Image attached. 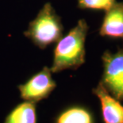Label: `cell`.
Listing matches in <instances>:
<instances>
[{
    "instance_id": "obj_1",
    "label": "cell",
    "mask_w": 123,
    "mask_h": 123,
    "mask_svg": "<svg viewBox=\"0 0 123 123\" xmlns=\"http://www.w3.org/2000/svg\"><path fill=\"white\" fill-rule=\"evenodd\" d=\"M88 25L84 19L78 21L76 25L57 41L50 68L53 73L67 69L75 70L85 63V41Z\"/></svg>"
},
{
    "instance_id": "obj_2",
    "label": "cell",
    "mask_w": 123,
    "mask_h": 123,
    "mask_svg": "<svg viewBox=\"0 0 123 123\" xmlns=\"http://www.w3.org/2000/svg\"><path fill=\"white\" fill-rule=\"evenodd\" d=\"M63 30L61 18L56 14L51 3L47 2L30 23L24 34L33 44L43 49L57 42L62 37Z\"/></svg>"
},
{
    "instance_id": "obj_3",
    "label": "cell",
    "mask_w": 123,
    "mask_h": 123,
    "mask_svg": "<svg viewBox=\"0 0 123 123\" xmlns=\"http://www.w3.org/2000/svg\"><path fill=\"white\" fill-rule=\"evenodd\" d=\"M102 61L103 72L99 83L112 96L123 102V49L115 53L106 51Z\"/></svg>"
},
{
    "instance_id": "obj_4",
    "label": "cell",
    "mask_w": 123,
    "mask_h": 123,
    "mask_svg": "<svg viewBox=\"0 0 123 123\" xmlns=\"http://www.w3.org/2000/svg\"><path fill=\"white\" fill-rule=\"evenodd\" d=\"M56 87L51 69L46 66L18 87L21 98L34 103L47 98Z\"/></svg>"
},
{
    "instance_id": "obj_5",
    "label": "cell",
    "mask_w": 123,
    "mask_h": 123,
    "mask_svg": "<svg viewBox=\"0 0 123 123\" xmlns=\"http://www.w3.org/2000/svg\"><path fill=\"white\" fill-rule=\"evenodd\" d=\"M92 93L100 102L103 123H123V105L121 102L112 96L101 83L93 88Z\"/></svg>"
},
{
    "instance_id": "obj_6",
    "label": "cell",
    "mask_w": 123,
    "mask_h": 123,
    "mask_svg": "<svg viewBox=\"0 0 123 123\" xmlns=\"http://www.w3.org/2000/svg\"><path fill=\"white\" fill-rule=\"evenodd\" d=\"M99 34L115 39H123V2H115L106 10Z\"/></svg>"
},
{
    "instance_id": "obj_7",
    "label": "cell",
    "mask_w": 123,
    "mask_h": 123,
    "mask_svg": "<svg viewBox=\"0 0 123 123\" xmlns=\"http://www.w3.org/2000/svg\"><path fill=\"white\" fill-rule=\"evenodd\" d=\"M53 123H95V117L87 107L74 105L60 111L53 119Z\"/></svg>"
},
{
    "instance_id": "obj_8",
    "label": "cell",
    "mask_w": 123,
    "mask_h": 123,
    "mask_svg": "<svg viewBox=\"0 0 123 123\" xmlns=\"http://www.w3.org/2000/svg\"><path fill=\"white\" fill-rule=\"evenodd\" d=\"M3 123H37L36 104L29 101L18 103L6 115Z\"/></svg>"
},
{
    "instance_id": "obj_9",
    "label": "cell",
    "mask_w": 123,
    "mask_h": 123,
    "mask_svg": "<svg viewBox=\"0 0 123 123\" xmlns=\"http://www.w3.org/2000/svg\"><path fill=\"white\" fill-rule=\"evenodd\" d=\"M115 2V0H78V6L81 9L107 10Z\"/></svg>"
}]
</instances>
